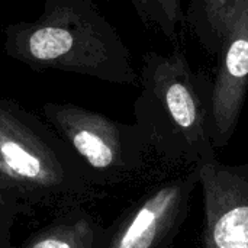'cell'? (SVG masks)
Masks as SVG:
<instances>
[{
	"instance_id": "obj_6",
	"label": "cell",
	"mask_w": 248,
	"mask_h": 248,
	"mask_svg": "<svg viewBox=\"0 0 248 248\" xmlns=\"http://www.w3.org/2000/svg\"><path fill=\"white\" fill-rule=\"evenodd\" d=\"M203 187V248H248V164L217 158L198 167Z\"/></svg>"
},
{
	"instance_id": "obj_4",
	"label": "cell",
	"mask_w": 248,
	"mask_h": 248,
	"mask_svg": "<svg viewBox=\"0 0 248 248\" xmlns=\"http://www.w3.org/2000/svg\"><path fill=\"white\" fill-rule=\"evenodd\" d=\"M42 115L78 157L94 186L121 182L142 167L150 148L137 124L61 102L42 105Z\"/></svg>"
},
{
	"instance_id": "obj_3",
	"label": "cell",
	"mask_w": 248,
	"mask_h": 248,
	"mask_svg": "<svg viewBox=\"0 0 248 248\" xmlns=\"http://www.w3.org/2000/svg\"><path fill=\"white\" fill-rule=\"evenodd\" d=\"M84 166L64 140L19 103L0 96V201L71 206L94 192Z\"/></svg>"
},
{
	"instance_id": "obj_10",
	"label": "cell",
	"mask_w": 248,
	"mask_h": 248,
	"mask_svg": "<svg viewBox=\"0 0 248 248\" xmlns=\"http://www.w3.org/2000/svg\"><path fill=\"white\" fill-rule=\"evenodd\" d=\"M105 238L94 237L93 227L83 221L51 228L28 248H105Z\"/></svg>"
},
{
	"instance_id": "obj_7",
	"label": "cell",
	"mask_w": 248,
	"mask_h": 248,
	"mask_svg": "<svg viewBox=\"0 0 248 248\" xmlns=\"http://www.w3.org/2000/svg\"><path fill=\"white\" fill-rule=\"evenodd\" d=\"M199 171L195 167L186 176L154 189L118 227L105 248H167L190 208V199Z\"/></svg>"
},
{
	"instance_id": "obj_11",
	"label": "cell",
	"mask_w": 248,
	"mask_h": 248,
	"mask_svg": "<svg viewBox=\"0 0 248 248\" xmlns=\"http://www.w3.org/2000/svg\"><path fill=\"white\" fill-rule=\"evenodd\" d=\"M0 206H6V205H3V203H1V201H0ZM7 208H10V206H7Z\"/></svg>"
},
{
	"instance_id": "obj_2",
	"label": "cell",
	"mask_w": 248,
	"mask_h": 248,
	"mask_svg": "<svg viewBox=\"0 0 248 248\" xmlns=\"http://www.w3.org/2000/svg\"><path fill=\"white\" fill-rule=\"evenodd\" d=\"M138 86L134 116L148 148L193 169L217 158L214 81L205 73L195 71L180 49L169 55L147 52Z\"/></svg>"
},
{
	"instance_id": "obj_1",
	"label": "cell",
	"mask_w": 248,
	"mask_h": 248,
	"mask_svg": "<svg viewBox=\"0 0 248 248\" xmlns=\"http://www.w3.org/2000/svg\"><path fill=\"white\" fill-rule=\"evenodd\" d=\"M4 52L33 71H64L138 86L129 48L93 0H44L33 22L4 28Z\"/></svg>"
},
{
	"instance_id": "obj_9",
	"label": "cell",
	"mask_w": 248,
	"mask_h": 248,
	"mask_svg": "<svg viewBox=\"0 0 248 248\" xmlns=\"http://www.w3.org/2000/svg\"><path fill=\"white\" fill-rule=\"evenodd\" d=\"M141 20L176 41L179 28L186 22L182 0H129Z\"/></svg>"
},
{
	"instance_id": "obj_5",
	"label": "cell",
	"mask_w": 248,
	"mask_h": 248,
	"mask_svg": "<svg viewBox=\"0 0 248 248\" xmlns=\"http://www.w3.org/2000/svg\"><path fill=\"white\" fill-rule=\"evenodd\" d=\"M212 92L214 145L230 144L248 90V0H235L225 20Z\"/></svg>"
},
{
	"instance_id": "obj_8",
	"label": "cell",
	"mask_w": 248,
	"mask_h": 248,
	"mask_svg": "<svg viewBox=\"0 0 248 248\" xmlns=\"http://www.w3.org/2000/svg\"><path fill=\"white\" fill-rule=\"evenodd\" d=\"M235 0H186L185 19L201 45L217 55L227 16Z\"/></svg>"
}]
</instances>
